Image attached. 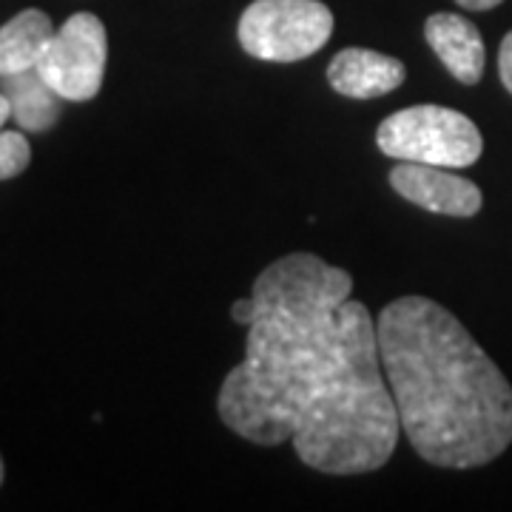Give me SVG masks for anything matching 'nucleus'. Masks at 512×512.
I'll use <instances>...</instances> for the list:
<instances>
[{
    "instance_id": "obj_1",
    "label": "nucleus",
    "mask_w": 512,
    "mask_h": 512,
    "mask_svg": "<svg viewBox=\"0 0 512 512\" xmlns=\"http://www.w3.org/2000/svg\"><path fill=\"white\" fill-rule=\"evenodd\" d=\"M402 433L424 461L484 467L512 444V387L470 330L427 296H402L376 319Z\"/></svg>"
},
{
    "instance_id": "obj_2",
    "label": "nucleus",
    "mask_w": 512,
    "mask_h": 512,
    "mask_svg": "<svg viewBox=\"0 0 512 512\" xmlns=\"http://www.w3.org/2000/svg\"><path fill=\"white\" fill-rule=\"evenodd\" d=\"M342 350V308L322 313L259 311L248 325L245 359L220 387L217 410L245 441L276 447L333 376Z\"/></svg>"
},
{
    "instance_id": "obj_3",
    "label": "nucleus",
    "mask_w": 512,
    "mask_h": 512,
    "mask_svg": "<svg viewBox=\"0 0 512 512\" xmlns=\"http://www.w3.org/2000/svg\"><path fill=\"white\" fill-rule=\"evenodd\" d=\"M402 433L399 407L384 376L376 322L362 302L342 305V350L325 390L296 424L293 450L328 476L384 467Z\"/></svg>"
},
{
    "instance_id": "obj_4",
    "label": "nucleus",
    "mask_w": 512,
    "mask_h": 512,
    "mask_svg": "<svg viewBox=\"0 0 512 512\" xmlns=\"http://www.w3.org/2000/svg\"><path fill=\"white\" fill-rule=\"evenodd\" d=\"M376 143L393 160L441 168H467L484 151L476 123L444 106H410L390 114L376 131Z\"/></svg>"
},
{
    "instance_id": "obj_5",
    "label": "nucleus",
    "mask_w": 512,
    "mask_h": 512,
    "mask_svg": "<svg viewBox=\"0 0 512 512\" xmlns=\"http://www.w3.org/2000/svg\"><path fill=\"white\" fill-rule=\"evenodd\" d=\"M333 35L322 0H254L239 18V46L256 60L296 63L316 55Z\"/></svg>"
},
{
    "instance_id": "obj_6",
    "label": "nucleus",
    "mask_w": 512,
    "mask_h": 512,
    "mask_svg": "<svg viewBox=\"0 0 512 512\" xmlns=\"http://www.w3.org/2000/svg\"><path fill=\"white\" fill-rule=\"evenodd\" d=\"M353 293L348 271L333 268L319 256L296 251L279 256L256 276L254 296L259 311L322 313L339 311Z\"/></svg>"
},
{
    "instance_id": "obj_7",
    "label": "nucleus",
    "mask_w": 512,
    "mask_h": 512,
    "mask_svg": "<svg viewBox=\"0 0 512 512\" xmlns=\"http://www.w3.org/2000/svg\"><path fill=\"white\" fill-rule=\"evenodd\" d=\"M109 57V37L103 20L92 12H77L49 40L37 63L40 77L63 100L86 103L100 92Z\"/></svg>"
},
{
    "instance_id": "obj_8",
    "label": "nucleus",
    "mask_w": 512,
    "mask_h": 512,
    "mask_svg": "<svg viewBox=\"0 0 512 512\" xmlns=\"http://www.w3.org/2000/svg\"><path fill=\"white\" fill-rule=\"evenodd\" d=\"M390 185L407 202L444 217H476L484 205V194L473 180L441 165L399 163L390 171Z\"/></svg>"
},
{
    "instance_id": "obj_9",
    "label": "nucleus",
    "mask_w": 512,
    "mask_h": 512,
    "mask_svg": "<svg viewBox=\"0 0 512 512\" xmlns=\"http://www.w3.org/2000/svg\"><path fill=\"white\" fill-rule=\"evenodd\" d=\"M424 37L444 63V69L453 74L458 83L476 86L484 77L487 52H484V37L476 23L453 12H436L424 23Z\"/></svg>"
},
{
    "instance_id": "obj_10",
    "label": "nucleus",
    "mask_w": 512,
    "mask_h": 512,
    "mask_svg": "<svg viewBox=\"0 0 512 512\" xmlns=\"http://www.w3.org/2000/svg\"><path fill=\"white\" fill-rule=\"evenodd\" d=\"M407 77L402 60L373 52V49H345L328 63V83L333 92L370 100L399 89Z\"/></svg>"
},
{
    "instance_id": "obj_11",
    "label": "nucleus",
    "mask_w": 512,
    "mask_h": 512,
    "mask_svg": "<svg viewBox=\"0 0 512 512\" xmlns=\"http://www.w3.org/2000/svg\"><path fill=\"white\" fill-rule=\"evenodd\" d=\"M0 92L6 94L12 106V120L20 131L43 134L57 126L60 120V94L40 77L37 69L18 74H0Z\"/></svg>"
},
{
    "instance_id": "obj_12",
    "label": "nucleus",
    "mask_w": 512,
    "mask_h": 512,
    "mask_svg": "<svg viewBox=\"0 0 512 512\" xmlns=\"http://www.w3.org/2000/svg\"><path fill=\"white\" fill-rule=\"evenodd\" d=\"M55 23L40 9H23L20 15L0 26V74H18L37 69Z\"/></svg>"
},
{
    "instance_id": "obj_13",
    "label": "nucleus",
    "mask_w": 512,
    "mask_h": 512,
    "mask_svg": "<svg viewBox=\"0 0 512 512\" xmlns=\"http://www.w3.org/2000/svg\"><path fill=\"white\" fill-rule=\"evenodd\" d=\"M32 163V146L23 131H3L0 128V180H12L23 174Z\"/></svg>"
},
{
    "instance_id": "obj_14",
    "label": "nucleus",
    "mask_w": 512,
    "mask_h": 512,
    "mask_svg": "<svg viewBox=\"0 0 512 512\" xmlns=\"http://www.w3.org/2000/svg\"><path fill=\"white\" fill-rule=\"evenodd\" d=\"M498 74H501L504 89L512 94V32L501 40V49H498Z\"/></svg>"
},
{
    "instance_id": "obj_15",
    "label": "nucleus",
    "mask_w": 512,
    "mask_h": 512,
    "mask_svg": "<svg viewBox=\"0 0 512 512\" xmlns=\"http://www.w3.org/2000/svg\"><path fill=\"white\" fill-rule=\"evenodd\" d=\"M259 316V305H256L254 296H245V299H237L234 305H231V319L239 322V325H254V319Z\"/></svg>"
},
{
    "instance_id": "obj_16",
    "label": "nucleus",
    "mask_w": 512,
    "mask_h": 512,
    "mask_svg": "<svg viewBox=\"0 0 512 512\" xmlns=\"http://www.w3.org/2000/svg\"><path fill=\"white\" fill-rule=\"evenodd\" d=\"M456 3L461 9H470V12H487V9H495L504 0H456Z\"/></svg>"
},
{
    "instance_id": "obj_17",
    "label": "nucleus",
    "mask_w": 512,
    "mask_h": 512,
    "mask_svg": "<svg viewBox=\"0 0 512 512\" xmlns=\"http://www.w3.org/2000/svg\"><path fill=\"white\" fill-rule=\"evenodd\" d=\"M12 117V106H9V100H6V94L0 92V128H3V123Z\"/></svg>"
},
{
    "instance_id": "obj_18",
    "label": "nucleus",
    "mask_w": 512,
    "mask_h": 512,
    "mask_svg": "<svg viewBox=\"0 0 512 512\" xmlns=\"http://www.w3.org/2000/svg\"><path fill=\"white\" fill-rule=\"evenodd\" d=\"M3 473H6V470H3V458H0V484H3Z\"/></svg>"
}]
</instances>
